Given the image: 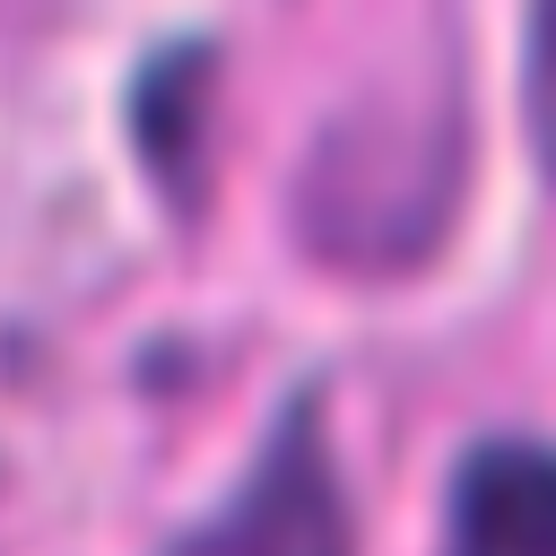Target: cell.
Returning a JSON list of instances; mask_svg holds the SVG:
<instances>
[{
  "label": "cell",
  "instance_id": "obj_4",
  "mask_svg": "<svg viewBox=\"0 0 556 556\" xmlns=\"http://www.w3.org/2000/svg\"><path fill=\"white\" fill-rule=\"evenodd\" d=\"M521 113L539 139V165L556 174V0L530 9V52H521Z\"/></svg>",
  "mask_w": 556,
  "mask_h": 556
},
{
  "label": "cell",
  "instance_id": "obj_2",
  "mask_svg": "<svg viewBox=\"0 0 556 556\" xmlns=\"http://www.w3.org/2000/svg\"><path fill=\"white\" fill-rule=\"evenodd\" d=\"M165 556H348V495L330 469L321 408L295 400L261 443V460L243 469V486L226 495V513H208Z\"/></svg>",
  "mask_w": 556,
  "mask_h": 556
},
{
  "label": "cell",
  "instance_id": "obj_1",
  "mask_svg": "<svg viewBox=\"0 0 556 556\" xmlns=\"http://www.w3.org/2000/svg\"><path fill=\"white\" fill-rule=\"evenodd\" d=\"M460 165H469V139H460L452 87L374 96L321 139V156L304 174V235L330 261L400 269L443 235V217L460 200Z\"/></svg>",
  "mask_w": 556,
  "mask_h": 556
},
{
  "label": "cell",
  "instance_id": "obj_3",
  "mask_svg": "<svg viewBox=\"0 0 556 556\" xmlns=\"http://www.w3.org/2000/svg\"><path fill=\"white\" fill-rule=\"evenodd\" d=\"M443 556H556V443L486 434L452 469Z\"/></svg>",
  "mask_w": 556,
  "mask_h": 556
}]
</instances>
